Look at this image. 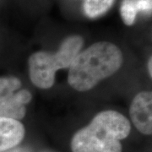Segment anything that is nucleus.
<instances>
[{
    "mask_svg": "<svg viewBox=\"0 0 152 152\" xmlns=\"http://www.w3.org/2000/svg\"><path fill=\"white\" fill-rule=\"evenodd\" d=\"M123 53L115 44L98 42L80 52L69 68L68 83L74 90L86 92L111 77L121 68Z\"/></svg>",
    "mask_w": 152,
    "mask_h": 152,
    "instance_id": "1",
    "label": "nucleus"
},
{
    "mask_svg": "<svg viewBox=\"0 0 152 152\" xmlns=\"http://www.w3.org/2000/svg\"><path fill=\"white\" fill-rule=\"evenodd\" d=\"M130 131V122L124 115L114 110L102 111L73 135L71 151L123 152L122 141Z\"/></svg>",
    "mask_w": 152,
    "mask_h": 152,
    "instance_id": "2",
    "label": "nucleus"
},
{
    "mask_svg": "<svg viewBox=\"0 0 152 152\" xmlns=\"http://www.w3.org/2000/svg\"><path fill=\"white\" fill-rule=\"evenodd\" d=\"M84 40L80 36H71L62 42L56 53L40 51L28 59L30 79L40 89H50L54 85L57 71L69 69L80 52Z\"/></svg>",
    "mask_w": 152,
    "mask_h": 152,
    "instance_id": "3",
    "label": "nucleus"
},
{
    "mask_svg": "<svg viewBox=\"0 0 152 152\" xmlns=\"http://www.w3.org/2000/svg\"><path fill=\"white\" fill-rule=\"evenodd\" d=\"M129 116L134 127L145 135L152 134V93L141 91L134 97Z\"/></svg>",
    "mask_w": 152,
    "mask_h": 152,
    "instance_id": "4",
    "label": "nucleus"
},
{
    "mask_svg": "<svg viewBox=\"0 0 152 152\" xmlns=\"http://www.w3.org/2000/svg\"><path fill=\"white\" fill-rule=\"evenodd\" d=\"M31 99V93L26 89L0 96V118L20 121L26 116V105Z\"/></svg>",
    "mask_w": 152,
    "mask_h": 152,
    "instance_id": "5",
    "label": "nucleus"
},
{
    "mask_svg": "<svg viewBox=\"0 0 152 152\" xmlns=\"http://www.w3.org/2000/svg\"><path fill=\"white\" fill-rule=\"evenodd\" d=\"M25 135V126L20 121L0 118V152L18 146Z\"/></svg>",
    "mask_w": 152,
    "mask_h": 152,
    "instance_id": "6",
    "label": "nucleus"
},
{
    "mask_svg": "<svg viewBox=\"0 0 152 152\" xmlns=\"http://www.w3.org/2000/svg\"><path fill=\"white\" fill-rule=\"evenodd\" d=\"M113 3L114 0H85L84 10L88 17L96 18L104 15Z\"/></svg>",
    "mask_w": 152,
    "mask_h": 152,
    "instance_id": "7",
    "label": "nucleus"
},
{
    "mask_svg": "<svg viewBox=\"0 0 152 152\" xmlns=\"http://www.w3.org/2000/svg\"><path fill=\"white\" fill-rule=\"evenodd\" d=\"M121 17L127 26H132L135 21L138 10L136 0H124L120 8Z\"/></svg>",
    "mask_w": 152,
    "mask_h": 152,
    "instance_id": "8",
    "label": "nucleus"
},
{
    "mask_svg": "<svg viewBox=\"0 0 152 152\" xmlns=\"http://www.w3.org/2000/svg\"><path fill=\"white\" fill-rule=\"evenodd\" d=\"M21 87V81L15 76L0 77V96L15 92Z\"/></svg>",
    "mask_w": 152,
    "mask_h": 152,
    "instance_id": "9",
    "label": "nucleus"
},
{
    "mask_svg": "<svg viewBox=\"0 0 152 152\" xmlns=\"http://www.w3.org/2000/svg\"><path fill=\"white\" fill-rule=\"evenodd\" d=\"M138 11L151 12L152 9V0H136Z\"/></svg>",
    "mask_w": 152,
    "mask_h": 152,
    "instance_id": "10",
    "label": "nucleus"
},
{
    "mask_svg": "<svg viewBox=\"0 0 152 152\" xmlns=\"http://www.w3.org/2000/svg\"><path fill=\"white\" fill-rule=\"evenodd\" d=\"M148 73H149V75H150V77L151 78L152 77V57L151 56L150 57V58H149V60H148Z\"/></svg>",
    "mask_w": 152,
    "mask_h": 152,
    "instance_id": "11",
    "label": "nucleus"
},
{
    "mask_svg": "<svg viewBox=\"0 0 152 152\" xmlns=\"http://www.w3.org/2000/svg\"><path fill=\"white\" fill-rule=\"evenodd\" d=\"M4 152H26V151H23V150L20 149V148L15 147V148L10 149V150H9V151H4Z\"/></svg>",
    "mask_w": 152,
    "mask_h": 152,
    "instance_id": "12",
    "label": "nucleus"
}]
</instances>
